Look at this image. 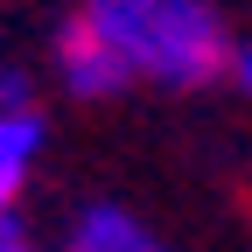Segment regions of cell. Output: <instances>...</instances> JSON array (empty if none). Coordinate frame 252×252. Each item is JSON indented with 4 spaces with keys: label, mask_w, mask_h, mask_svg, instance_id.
Here are the masks:
<instances>
[{
    "label": "cell",
    "mask_w": 252,
    "mask_h": 252,
    "mask_svg": "<svg viewBox=\"0 0 252 252\" xmlns=\"http://www.w3.org/2000/svg\"><path fill=\"white\" fill-rule=\"evenodd\" d=\"M77 21L112 49L126 84L147 91H203L224 84L231 63V28L217 0H84Z\"/></svg>",
    "instance_id": "cell-1"
},
{
    "label": "cell",
    "mask_w": 252,
    "mask_h": 252,
    "mask_svg": "<svg viewBox=\"0 0 252 252\" xmlns=\"http://www.w3.org/2000/svg\"><path fill=\"white\" fill-rule=\"evenodd\" d=\"M49 63H56V91H70V98H84V105L133 91V84H126V70L112 63V49H105L98 35H91V28H84L77 14L56 28V42H49Z\"/></svg>",
    "instance_id": "cell-2"
},
{
    "label": "cell",
    "mask_w": 252,
    "mask_h": 252,
    "mask_svg": "<svg viewBox=\"0 0 252 252\" xmlns=\"http://www.w3.org/2000/svg\"><path fill=\"white\" fill-rule=\"evenodd\" d=\"M56 252H168V245L154 238L126 203H84L70 217V231H63Z\"/></svg>",
    "instance_id": "cell-3"
},
{
    "label": "cell",
    "mask_w": 252,
    "mask_h": 252,
    "mask_svg": "<svg viewBox=\"0 0 252 252\" xmlns=\"http://www.w3.org/2000/svg\"><path fill=\"white\" fill-rule=\"evenodd\" d=\"M42 140H49L42 112H0V224L21 217V189L42 161Z\"/></svg>",
    "instance_id": "cell-4"
},
{
    "label": "cell",
    "mask_w": 252,
    "mask_h": 252,
    "mask_svg": "<svg viewBox=\"0 0 252 252\" xmlns=\"http://www.w3.org/2000/svg\"><path fill=\"white\" fill-rule=\"evenodd\" d=\"M0 112H42V105H35V84H28V70H0Z\"/></svg>",
    "instance_id": "cell-5"
},
{
    "label": "cell",
    "mask_w": 252,
    "mask_h": 252,
    "mask_svg": "<svg viewBox=\"0 0 252 252\" xmlns=\"http://www.w3.org/2000/svg\"><path fill=\"white\" fill-rule=\"evenodd\" d=\"M224 84L238 91V98H252V35L231 42V63H224Z\"/></svg>",
    "instance_id": "cell-6"
},
{
    "label": "cell",
    "mask_w": 252,
    "mask_h": 252,
    "mask_svg": "<svg viewBox=\"0 0 252 252\" xmlns=\"http://www.w3.org/2000/svg\"><path fill=\"white\" fill-rule=\"evenodd\" d=\"M0 252H49V245H35V231L14 217V224H0Z\"/></svg>",
    "instance_id": "cell-7"
}]
</instances>
